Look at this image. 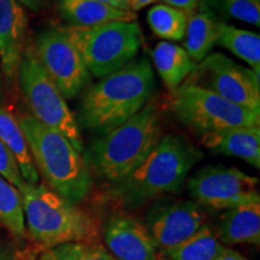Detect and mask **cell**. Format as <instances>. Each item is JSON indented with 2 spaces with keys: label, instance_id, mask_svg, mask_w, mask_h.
<instances>
[{
  "label": "cell",
  "instance_id": "cell-6",
  "mask_svg": "<svg viewBox=\"0 0 260 260\" xmlns=\"http://www.w3.org/2000/svg\"><path fill=\"white\" fill-rule=\"evenodd\" d=\"M63 28L79 50L90 76L95 79H103L134 60L142 45L141 29L135 21Z\"/></svg>",
  "mask_w": 260,
  "mask_h": 260
},
{
  "label": "cell",
  "instance_id": "cell-1",
  "mask_svg": "<svg viewBox=\"0 0 260 260\" xmlns=\"http://www.w3.org/2000/svg\"><path fill=\"white\" fill-rule=\"evenodd\" d=\"M203 157L184 136H161L128 176L109 188L107 198L126 210H136L162 195L176 193Z\"/></svg>",
  "mask_w": 260,
  "mask_h": 260
},
{
  "label": "cell",
  "instance_id": "cell-23",
  "mask_svg": "<svg viewBox=\"0 0 260 260\" xmlns=\"http://www.w3.org/2000/svg\"><path fill=\"white\" fill-rule=\"evenodd\" d=\"M188 16L180 10L160 4L149 9L147 23L151 30L167 41H180L184 38Z\"/></svg>",
  "mask_w": 260,
  "mask_h": 260
},
{
  "label": "cell",
  "instance_id": "cell-31",
  "mask_svg": "<svg viewBox=\"0 0 260 260\" xmlns=\"http://www.w3.org/2000/svg\"><path fill=\"white\" fill-rule=\"evenodd\" d=\"M154 2H157V0H130L129 11L135 14V12L140 11V10L145 9L146 6L153 4Z\"/></svg>",
  "mask_w": 260,
  "mask_h": 260
},
{
  "label": "cell",
  "instance_id": "cell-13",
  "mask_svg": "<svg viewBox=\"0 0 260 260\" xmlns=\"http://www.w3.org/2000/svg\"><path fill=\"white\" fill-rule=\"evenodd\" d=\"M104 240L107 252L116 260H159L158 248L146 226L126 214L109 219Z\"/></svg>",
  "mask_w": 260,
  "mask_h": 260
},
{
  "label": "cell",
  "instance_id": "cell-33",
  "mask_svg": "<svg viewBox=\"0 0 260 260\" xmlns=\"http://www.w3.org/2000/svg\"><path fill=\"white\" fill-rule=\"evenodd\" d=\"M118 3V8L119 10H123V11H129V4H130V0H117Z\"/></svg>",
  "mask_w": 260,
  "mask_h": 260
},
{
  "label": "cell",
  "instance_id": "cell-14",
  "mask_svg": "<svg viewBox=\"0 0 260 260\" xmlns=\"http://www.w3.org/2000/svg\"><path fill=\"white\" fill-rule=\"evenodd\" d=\"M27 28L23 6L17 0H0V69L10 83L17 79Z\"/></svg>",
  "mask_w": 260,
  "mask_h": 260
},
{
  "label": "cell",
  "instance_id": "cell-26",
  "mask_svg": "<svg viewBox=\"0 0 260 260\" xmlns=\"http://www.w3.org/2000/svg\"><path fill=\"white\" fill-rule=\"evenodd\" d=\"M203 3L229 17L256 27L260 25V0H204Z\"/></svg>",
  "mask_w": 260,
  "mask_h": 260
},
{
  "label": "cell",
  "instance_id": "cell-36",
  "mask_svg": "<svg viewBox=\"0 0 260 260\" xmlns=\"http://www.w3.org/2000/svg\"><path fill=\"white\" fill-rule=\"evenodd\" d=\"M161 260H170V259H161Z\"/></svg>",
  "mask_w": 260,
  "mask_h": 260
},
{
  "label": "cell",
  "instance_id": "cell-20",
  "mask_svg": "<svg viewBox=\"0 0 260 260\" xmlns=\"http://www.w3.org/2000/svg\"><path fill=\"white\" fill-rule=\"evenodd\" d=\"M0 141L14 154L23 180L27 183L38 184L39 172L32 160L23 132L17 119L3 106H0Z\"/></svg>",
  "mask_w": 260,
  "mask_h": 260
},
{
  "label": "cell",
  "instance_id": "cell-24",
  "mask_svg": "<svg viewBox=\"0 0 260 260\" xmlns=\"http://www.w3.org/2000/svg\"><path fill=\"white\" fill-rule=\"evenodd\" d=\"M0 222L15 236L23 237L25 223L21 194L17 188L0 176Z\"/></svg>",
  "mask_w": 260,
  "mask_h": 260
},
{
  "label": "cell",
  "instance_id": "cell-30",
  "mask_svg": "<svg viewBox=\"0 0 260 260\" xmlns=\"http://www.w3.org/2000/svg\"><path fill=\"white\" fill-rule=\"evenodd\" d=\"M216 260H249L247 259L245 255H242L241 253L235 251V249H230L224 247L222 253L218 255V258Z\"/></svg>",
  "mask_w": 260,
  "mask_h": 260
},
{
  "label": "cell",
  "instance_id": "cell-11",
  "mask_svg": "<svg viewBox=\"0 0 260 260\" xmlns=\"http://www.w3.org/2000/svg\"><path fill=\"white\" fill-rule=\"evenodd\" d=\"M32 48L65 100L76 96L90 81V74L79 50L63 27L42 29Z\"/></svg>",
  "mask_w": 260,
  "mask_h": 260
},
{
  "label": "cell",
  "instance_id": "cell-28",
  "mask_svg": "<svg viewBox=\"0 0 260 260\" xmlns=\"http://www.w3.org/2000/svg\"><path fill=\"white\" fill-rule=\"evenodd\" d=\"M164 5L180 10L187 16L194 14L200 5V0H161Z\"/></svg>",
  "mask_w": 260,
  "mask_h": 260
},
{
  "label": "cell",
  "instance_id": "cell-2",
  "mask_svg": "<svg viewBox=\"0 0 260 260\" xmlns=\"http://www.w3.org/2000/svg\"><path fill=\"white\" fill-rule=\"evenodd\" d=\"M155 79L147 58L132 60L100 79L84 95L77 115L80 129L102 135L134 117L153 96Z\"/></svg>",
  "mask_w": 260,
  "mask_h": 260
},
{
  "label": "cell",
  "instance_id": "cell-16",
  "mask_svg": "<svg viewBox=\"0 0 260 260\" xmlns=\"http://www.w3.org/2000/svg\"><path fill=\"white\" fill-rule=\"evenodd\" d=\"M57 11L70 27L92 28L111 22L135 21V14L96 0H57Z\"/></svg>",
  "mask_w": 260,
  "mask_h": 260
},
{
  "label": "cell",
  "instance_id": "cell-27",
  "mask_svg": "<svg viewBox=\"0 0 260 260\" xmlns=\"http://www.w3.org/2000/svg\"><path fill=\"white\" fill-rule=\"evenodd\" d=\"M0 176L19 190L25 184L17 161L10 149L0 141Z\"/></svg>",
  "mask_w": 260,
  "mask_h": 260
},
{
  "label": "cell",
  "instance_id": "cell-3",
  "mask_svg": "<svg viewBox=\"0 0 260 260\" xmlns=\"http://www.w3.org/2000/svg\"><path fill=\"white\" fill-rule=\"evenodd\" d=\"M161 112L157 104H147L128 121L99 135L83 149L90 175L115 184L132 172L161 139Z\"/></svg>",
  "mask_w": 260,
  "mask_h": 260
},
{
  "label": "cell",
  "instance_id": "cell-7",
  "mask_svg": "<svg viewBox=\"0 0 260 260\" xmlns=\"http://www.w3.org/2000/svg\"><path fill=\"white\" fill-rule=\"evenodd\" d=\"M17 77L31 116L42 124L64 135L76 151L82 153L84 147L76 117L41 67L31 46L23 51Z\"/></svg>",
  "mask_w": 260,
  "mask_h": 260
},
{
  "label": "cell",
  "instance_id": "cell-19",
  "mask_svg": "<svg viewBox=\"0 0 260 260\" xmlns=\"http://www.w3.org/2000/svg\"><path fill=\"white\" fill-rule=\"evenodd\" d=\"M152 59L167 88L174 93L187 80L195 68V61L183 47L169 41L158 42Z\"/></svg>",
  "mask_w": 260,
  "mask_h": 260
},
{
  "label": "cell",
  "instance_id": "cell-34",
  "mask_svg": "<svg viewBox=\"0 0 260 260\" xmlns=\"http://www.w3.org/2000/svg\"><path fill=\"white\" fill-rule=\"evenodd\" d=\"M96 2L102 3V4H105V5H107V6H111V8L119 9V8H118V3H117V0H96Z\"/></svg>",
  "mask_w": 260,
  "mask_h": 260
},
{
  "label": "cell",
  "instance_id": "cell-12",
  "mask_svg": "<svg viewBox=\"0 0 260 260\" xmlns=\"http://www.w3.org/2000/svg\"><path fill=\"white\" fill-rule=\"evenodd\" d=\"M206 223L203 206L190 200H162L146 214L144 225L157 248L169 252L189 239Z\"/></svg>",
  "mask_w": 260,
  "mask_h": 260
},
{
  "label": "cell",
  "instance_id": "cell-17",
  "mask_svg": "<svg viewBox=\"0 0 260 260\" xmlns=\"http://www.w3.org/2000/svg\"><path fill=\"white\" fill-rule=\"evenodd\" d=\"M217 235L222 245L260 243V203L242 205L228 210L220 218Z\"/></svg>",
  "mask_w": 260,
  "mask_h": 260
},
{
  "label": "cell",
  "instance_id": "cell-9",
  "mask_svg": "<svg viewBox=\"0 0 260 260\" xmlns=\"http://www.w3.org/2000/svg\"><path fill=\"white\" fill-rule=\"evenodd\" d=\"M186 84L201 87L260 115L259 74L222 53L209 54L195 65Z\"/></svg>",
  "mask_w": 260,
  "mask_h": 260
},
{
  "label": "cell",
  "instance_id": "cell-25",
  "mask_svg": "<svg viewBox=\"0 0 260 260\" xmlns=\"http://www.w3.org/2000/svg\"><path fill=\"white\" fill-rule=\"evenodd\" d=\"M39 260H116L96 242L65 243L45 249Z\"/></svg>",
  "mask_w": 260,
  "mask_h": 260
},
{
  "label": "cell",
  "instance_id": "cell-18",
  "mask_svg": "<svg viewBox=\"0 0 260 260\" xmlns=\"http://www.w3.org/2000/svg\"><path fill=\"white\" fill-rule=\"evenodd\" d=\"M218 22L213 10L204 3L194 14L188 16L183 48L195 63L204 60L216 45Z\"/></svg>",
  "mask_w": 260,
  "mask_h": 260
},
{
  "label": "cell",
  "instance_id": "cell-8",
  "mask_svg": "<svg viewBox=\"0 0 260 260\" xmlns=\"http://www.w3.org/2000/svg\"><path fill=\"white\" fill-rule=\"evenodd\" d=\"M172 94L171 107L175 116L183 124L201 134L232 128L260 126V115L209 89L182 83Z\"/></svg>",
  "mask_w": 260,
  "mask_h": 260
},
{
  "label": "cell",
  "instance_id": "cell-10",
  "mask_svg": "<svg viewBox=\"0 0 260 260\" xmlns=\"http://www.w3.org/2000/svg\"><path fill=\"white\" fill-rule=\"evenodd\" d=\"M195 203L213 210H232L260 203L259 180L237 168L206 165L188 181Z\"/></svg>",
  "mask_w": 260,
  "mask_h": 260
},
{
  "label": "cell",
  "instance_id": "cell-5",
  "mask_svg": "<svg viewBox=\"0 0 260 260\" xmlns=\"http://www.w3.org/2000/svg\"><path fill=\"white\" fill-rule=\"evenodd\" d=\"M18 191L28 232L45 249L65 243L95 242L98 228L92 217L46 184L25 182Z\"/></svg>",
  "mask_w": 260,
  "mask_h": 260
},
{
  "label": "cell",
  "instance_id": "cell-29",
  "mask_svg": "<svg viewBox=\"0 0 260 260\" xmlns=\"http://www.w3.org/2000/svg\"><path fill=\"white\" fill-rule=\"evenodd\" d=\"M23 8H27L31 11L38 12L46 6L48 0H17Z\"/></svg>",
  "mask_w": 260,
  "mask_h": 260
},
{
  "label": "cell",
  "instance_id": "cell-21",
  "mask_svg": "<svg viewBox=\"0 0 260 260\" xmlns=\"http://www.w3.org/2000/svg\"><path fill=\"white\" fill-rule=\"evenodd\" d=\"M216 44L229 50L240 59L251 65L255 74L260 73V37L254 31L226 24L219 19Z\"/></svg>",
  "mask_w": 260,
  "mask_h": 260
},
{
  "label": "cell",
  "instance_id": "cell-22",
  "mask_svg": "<svg viewBox=\"0 0 260 260\" xmlns=\"http://www.w3.org/2000/svg\"><path fill=\"white\" fill-rule=\"evenodd\" d=\"M223 249L216 228L205 223L189 239L164 254L170 260H216Z\"/></svg>",
  "mask_w": 260,
  "mask_h": 260
},
{
  "label": "cell",
  "instance_id": "cell-35",
  "mask_svg": "<svg viewBox=\"0 0 260 260\" xmlns=\"http://www.w3.org/2000/svg\"><path fill=\"white\" fill-rule=\"evenodd\" d=\"M3 95V75H2V69H0V98Z\"/></svg>",
  "mask_w": 260,
  "mask_h": 260
},
{
  "label": "cell",
  "instance_id": "cell-32",
  "mask_svg": "<svg viewBox=\"0 0 260 260\" xmlns=\"http://www.w3.org/2000/svg\"><path fill=\"white\" fill-rule=\"evenodd\" d=\"M0 260H15V256L6 249L0 247Z\"/></svg>",
  "mask_w": 260,
  "mask_h": 260
},
{
  "label": "cell",
  "instance_id": "cell-15",
  "mask_svg": "<svg viewBox=\"0 0 260 260\" xmlns=\"http://www.w3.org/2000/svg\"><path fill=\"white\" fill-rule=\"evenodd\" d=\"M201 145L214 154L236 157L260 168V128H232L204 133Z\"/></svg>",
  "mask_w": 260,
  "mask_h": 260
},
{
  "label": "cell",
  "instance_id": "cell-4",
  "mask_svg": "<svg viewBox=\"0 0 260 260\" xmlns=\"http://www.w3.org/2000/svg\"><path fill=\"white\" fill-rule=\"evenodd\" d=\"M17 121L37 170L48 187L74 205L86 199L93 177L83 157L69 140L31 115L21 116Z\"/></svg>",
  "mask_w": 260,
  "mask_h": 260
}]
</instances>
